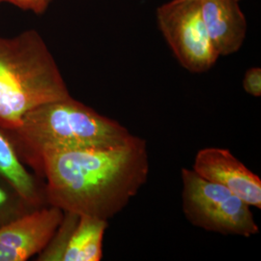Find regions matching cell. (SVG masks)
Masks as SVG:
<instances>
[{"label":"cell","instance_id":"1","mask_svg":"<svg viewBox=\"0 0 261 261\" xmlns=\"http://www.w3.org/2000/svg\"><path fill=\"white\" fill-rule=\"evenodd\" d=\"M149 170L147 141L135 135L112 147L56 151L42 160L48 205L108 222L138 195Z\"/></svg>","mask_w":261,"mask_h":261},{"label":"cell","instance_id":"2","mask_svg":"<svg viewBox=\"0 0 261 261\" xmlns=\"http://www.w3.org/2000/svg\"><path fill=\"white\" fill-rule=\"evenodd\" d=\"M6 132L24 165L41 179L42 160L47 153L112 147L133 135L72 96L38 107L23 117L19 128Z\"/></svg>","mask_w":261,"mask_h":261},{"label":"cell","instance_id":"3","mask_svg":"<svg viewBox=\"0 0 261 261\" xmlns=\"http://www.w3.org/2000/svg\"><path fill=\"white\" fill-rule=\"evenodd\" d=\"M71 97L56 59L34 29L0 37V128H19L28 112Z\"/></svg>","mask_w":261,"mask_h":261},{"label":"cell","instance_id":"4","mask_svg":"<svg viewBox=\"0 0 261 261\" xmlns=\"http://www.w3.org/2000/svg\"><path fill=\"white\" fill-rule=\"evenodd\" d=\"M182 208L189 223L206 231L251 237L259 227L248 205L228 189L182 168Z\"/></svg>","mask_w":261,"mask_h":261},{"label":"cell","instance_id":"5","mask_svg":"<svg viewBox=\"0 0 261 261\" xmlns=\"http://www.w3.org/2000/svg\"><path fill=\"white\" fill-rule=\"evenodd\" d=\"M159 29L179 64L194 74L211 70L220 56L208 36L200 0H169L156 10Z\"/></svg>","mask_w":261,"mask_h":261},{"label":"cell","instance_id":"6","mask_svg":"<svg viewBox=\"0 0 261 261\" xmlns=\"http://www.w3.org/2000/svg\"><path fill=\"white\" fill-rule=\"evenodd\" d=\"M108 221L64 212L63 219L38 261H100Z\"/></svg>","mask_w":261,"mask_h":261},{"label":"cell","instance_id":"7","mask_svg":"<svg viewBox=\"0 0 261 261\" xmlns=\"http://www.w3.org/2000/svg\"><path fill=\"white\" fill-rule=\"evenodd\" d=\"M64 212L47 205L0 228V261H25L42 252L56 231Z\"/></svg>","mask_w":261,"mask_h":261},{"label":"cell","instance_id":"8","mask_svg":"<svg viewBox=\"0 0 261 261\" xmlns=\"http://www.w3.org/2000/svg\"><path fill=\"white\" fill-rule=\"evenodd\" d=\"M193 170L228 189L248 205L261 209V179L228 149L207 147L196 153Z\"/></svg>","mask_w":261,"mask_h":261},{"label":"cell","instance_id":"9","mask_svg":"<svg viewBox=\"0 0 261 261\" xmlns=\"http://www.w3.org/2000/svg\"><path fill=\"white\" fill-rule=\"evenodd\" d=\"M208 36L219 56L238 53L248 32V21L239 0H200Z\"/></svg>","mask_w":261,"mask_h":261},{"label":"cell","instance_id":"10","mask_svg":"<svg viewBox=\"0 0 261 261\" xmlns=\"http://www.w3.org/2000/svg\"><path fill=\"white\" fill-rule=\"evenodd\" d=\"M0 180L8 183L38 208L48 205L43 179L28 171L9 135L2 128H0Z\"/></svg>","mask_w":261,"mask_h":261},{"label":"cell","instance_id":"11","mask_svg":"<svg viewBox=\"0 0 261 261\" xmlns=\"http://www.w3.org/2000/svg\"><path fill=\"white\" fill-rule=\"evenodd\" d=\"M36 209L18 191L0 180V228Z\"/></svg>","mask_w":261,"mask_h":261},{"label":"cell","instance_id":"12","mask_svg":"<svg viewBox=\"0 0 261 261\" xmlns=\"http://www.w3.org/2000/svg\"><path fill=\"white\" fill-rule=\"evenodd\" d=\"M243 88L245 92L252 97L259 98L261 96V69L252 67L248 69L243 77Z\"/></svg>","mask_w":261,"mask_h":261},{"label":"cell","instance_id":"13","mask_svg":"<svg viewBox=\"0 0 261 261\" xmlns=\"http://www.w3.org/2000/svg\"><path fill=\"white\" fill-rule=\"evenodd\" d=\"M0 2H8L19 9L32 11L37 15L43 14L50 3L49 0H0Z\"/></svg>","mask_w":261,"mask_h":261},{"label":"cell","instance_id":"14","mask_svg":"<svg viewBox=\"0 0 261 261\" xmlns=\"http://www.w3.org/2000/svg\"><path fill=\"white\" fill-rule=\"evenodd\" d=\"M51 1H53V0H49V2H51Z\"/></svg>","mask_w":261,"mask_h":261}]
</instances>
